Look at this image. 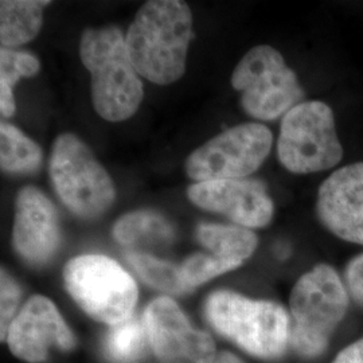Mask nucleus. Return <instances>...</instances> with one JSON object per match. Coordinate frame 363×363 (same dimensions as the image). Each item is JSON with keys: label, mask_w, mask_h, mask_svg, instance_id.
<instances>
[{"label": "nucleus", "mask_w": 363, "mask_h": 363, "mask_svg": "<svg viewBox=\"0 0 363 363\" xmlns=\"http://www.w3.org/2000/svg\"><path fill=\"white\" fill-rule=\"evenodd\" d=\"M193 38V15L181 0H151L135 15L125 35L139 76L157 85L178 81L186 70Z\"/></svg>", "instance_id": "f257e3e1"}, {"label": "nucleus", "mask_w": 363, "mask_h": 363, "mask_svg": "<svg viewBox=\"0 0 363 363\" xmlns=\"http://www.w3.org/2000/svg\"><path fill=\"white\" fill-rule=\"evenodd\" d=\"M79 57L91 73L96 112L113 123L133 116L143 100V84L120 28H86L79 40Z\"/></svg>", "instance_id": "f03ea898"}, {"label": "nucleus", "mask_w": 363, "mask_h": 363, "mask_svg": "<svg viewBox=\"0 0 363 363\" xmlns=\"http://www.w3.org/2000/svg\"><path fill=\"white\" fill-rule=\"evenodd\" d=\"M349 306V291L335 268L315 265L298 279L289 296L291 347L307 359L325 354Z\"/></svg>", "instance_id": "7ed1b4c3"}, {"label": "nucleus", "mask_w": 363, "mask_h": 363, "mask_svg": "<svg viewBox=\"0 0 363 363\" xmlns=\"http://www.w3.org/2000/svg\"><path fill=\"white\" fill-rule=\"evenodd\" d=\"M205 312L217 333L259 359H279L291 346V316L272 300L217 291L208 296Z\"/></svg>", "instance_id": "20e7f679"}, {"label": "nucleus", "mask_w": 363, "mask_h": 363, "mask_svg": "<svg viewBox=\"0 0 363 363\" xmlns=\"http://www.w3.org/2000/svg\"><path fill=\"white\" fill-rule=\"evenodd\" d=\"M66 289L91 318L116 325L132 318L138 303V286L115 259L103 255H82L64 269Z\"/></svg>", "instance_id": "39448f33"}, {"label": "nucleus", "mask_w": 363, "mask_h": 363, "mask_svg": "<svg viewBox=\"0 0 363 363\" xmlns=\"http://www.w3.org/2000/svg\"><path fill=\"white\" fill-rule=\"evenodd\" d=\"M232 85L241 93L242 109L259 121L286 116L304 99L295 72L268 45L256 46L242 57L234 69Z\"/></svg>", "instance_id": "423d86ee"}, {"label": "nucleus", "mask_w": 363, "mask_h": 363, "mask_svg": "<svg viewBox=\"0 0 363 363\" xmlns=\"http://www.w3.org/2000/svg\"><path fill=\"white\" fill-rule=\"evenodd\" d=\"M277 156L294 174L322 172L337 166L343 145L337 138L335 116L323 101H303L281 120Z\"/></svg>", "instance_id": "0eeeda50"}, {"label": "nucleus", "mask_w": 363, "mask_h": 363, "mask_svg": "<svg viewBox=\"0 0 363 363\" xmlns=\"http://www.w3.org/2000/svg\"><path fill=\"white\" fill-rule=\"evenodd\" d=\"M50 177L66 208L79 217H99L115 201L111 177L88 145L72 133H64L54 142Z\"/></svg>", "instance_id": "6e6552de"}, {"label": "nucleus", "mask_w": 363, "mask_h": 363, "mask_svg": "<svg viewBox=\"0 0 363 363\" xmlns=\"http://www.w3.org/2000/svg\"><path fill=\"white\" fill-rule=\"evenodd\" d=\"M272 144V132L267 125L238 124L190 154L186 160V172L196 183L242 179L261 167Z\"/></svg>", "instance_id": "1a4fd4ad"}, {"label": "nucleus", "mask_w": 363, "mask_h": 363, "mask_svg": "<svg viewBox=\"0 0 363 363\" xmlns=\"http://www.w3.org/2000/svg\"><path fill=\"white\" fill-rule=\"evenodd\" d=\"M143 323L160 363H214L217 358L213 337L195 328L171 298L152 300L144 311Z\"/></svg>", "instance_id": "9d476101"}, {"label": "nucleus", "mask_w": 363, "mask_h": 363, "mask_svg": "<svg viewBox=\"0 0 363 363\" xmlns=\"http://www.w3.org/2000/svg\"><path fill=\"white\" fill-rule=\"evenodd\" d=\"M7 345L13 355L25 362L48 359L49 350H72L76 337L52 300L35 295L19 310L7 333Z\"/></svg>", "instance_id": "9b49d317"}, {"label": "nucleus", "mask_w": 363, "mask_h": 363, "mask_svg": "<svg viewBox=\"0 0 363 363\" xmlns=\"http://www.w3.org/2000/svg\"><path fill=\"white\" fill-rule=\"evenodd\" d=\"M187 195L198 208L223 214L250 230L268 226L274 213L272 198L257 179L198 182L189 187Z\"/></svg>", "instance_id": "f8f14e48"}, {"label": "nucleus", "mask_w": 363, "mask_h": 363, "mask_svg": "<svg viewBox=\"0 0 363 363\" xmlns=\"http://www.w3.org/2000/svg\"><path fill=\"white\" fill-rule=\"evenodd\" d=\"M316 216L330 233L363 245V162L337 169L320 184Z\"/></svg>", "instance_id": "ddd939ff"}, {"label": "nucleus", "mask_w": 363, "mask_h": 363, "mask_svg": "<svg viewBox=\"0 0 363 363\" xmlns=\"http://www.w3.org/2000/svg\"><path fill=\"white\" fill-rule=\"evenodd\" d=\"M13 242L16 253L31 265L49 262L60 247L57 210L35 187H25L16 196Z\"/></svg>", "instance_id": "4468645a"}, {"label": "nucleus", "mask_w": 363, "mask_h": 363, "mask_svg": "<svg viewBox=\"0 0 363 363\" xmlns=\"http://www.w3.org/2000/svg\"><path fill=\"white\" fill-rule=\"evenodd\" d=\"M196 237L214 257L233 265L235 269L253 256L259 245L256 233L242 226L202 223Z\"/></svg>", "instance_id": "2eb2a0df"}, {"label": "nucleus", "mask_w": 363, "mask_h": 363, "mask_svg": "<svg viewBox=\"0 0 363 363\" xmlns=\"http://www.w3.org/2000/svg\"><path fill=\"white\" fill-rule=\"evenodd\" d=\"M50 1L3 0L0 3V42L4 49L33 40L42 26V11Z\"/></svg>", "instance_id": "dca6fc26"}, {"label": "nucleus", "mask_w": 363, "mask_h": 363, "mask_svg": "<svg viewBox=\"0 0 363 363\" xmlns=\"http://www.w3.org/2000/svg\"><path fill=\"white\" fill-rule=\"evenodd\" d=\"M113 237L121 245L132 247L142 242H166L174 237V230L157 213L140 210L117 220Z\"/></svg>", "instance_id": "f3484780"}, {"label": "nucleus", "mask_w": 363, "mask_h": 363, "mask_svg": "<svg viewBox=\"0 0 363 363\" xmlns=\"http://www.w3.org/2000/svg\"><path fill=\"white\" fill-rule=\"evenodd\" d=\"M150 346L143 319L130 318L112 325L104 339L106 358L113 363H136L143 358Z\"/></svg>", "instance_id": "a211bd4d"}, {"label": "nucleus", "mask_w": 363, "mask_h": 363, "mask_svg": "<svg viewBox=\"0 0 363 363\" xmlns=\"http://www.w3.org/2000/svg\"><path fill=\"white\" fill-rule=\"evenodd\" d=\"M42 162V151L11 124L0 125V164L7 172H33Z\"/></svg>", "instance_id": "6ab92c4d"}, {"label": "nucleus", "mask_w": 363, "mask_h": 363, "mask_svg": "<svg viewBox=\"0 0 363 363\" xmlns=\"http://www.w3.org/2000/svg\"><path fill=\"white\" fill-rule=\"evenodd\" d=\"M39 61L31 54L11 49L0 50V111L4 117L15 112L13 85L19 78L33 77L39 72Z\"/></svg>", "instance_id": "aec40b11"}, {"label": "nucleus", "mask_w": 363, "mask_h": 363, "mask_svg": "<svg viewBox=\"0 0 363 363\" xmlns=\"http://www.w3.org/2000/svg\"><path fill=\"white\" fill-rule=\"evenodd\" d=\"M127 259L148 286L171 295L189 292L182 280L181 267L140 252H130Z\"/></svg>", "instance_id": "412c9836"}, {"label": "nucleus", "mask_w": 363, "mask_h": 363, "mask_svg": "<svg viewBox=\"0 0 363 363\" xmlns=\"http://www.w3.org/2000/svg\"><path fill=\"white\" fill-rule=\"evenodd\" d=\"M233 265L214 257L213 255L196 253L190 256L181 265L182 280L186 288L190 291L195 286H201L208 280L220 276L223 273L234 271Z\"/></svg>", "instance_id": "4be33fe9"}, {"label": "nucleus", "mask_w": 363, "mask_h": 363, "mask_svg": "<svg viewBox=\"0 0 363 363\" xmlns=\"http://www.w3.org/2000/svg\"><path fill=\"white\" fill-rule=\"evenodd\" d=\"M0 281V335L1 340H6L9 328L19 312L21 288L4 269H1Z\"/></svg>", "instance_id": "5701e85b"}, {"label": "nucleus", "mask_w": 363, "mask_h": 363, "mask_svg": "<svg viewBox=\"0 0 363 363\" xmlns=\"http://www.w3.org/2000/svg\"><path fill=\"white\" fill-rule=\"evenodd\" d=\"M343 281L350 298L363 308V253H359L347 262L343 273Z\"/></svg>", "instance_id": "b1692460"}, {"label": "nucleus", "mask_w": 363, "mask_h": 363, "mask_svg": "<svg viewBox=\"0 0 363 363\" xmlns=\"http://www.w3.org/2000/svg\"><path fill=\"white\" fill-rule=\"evenodd\" d=\"M333 363H363V337L340 351Z\"/></svg>", "instance_id": "393cba45"}, {"label": "nucleus", "mask_w": 363, "mask_h": 363, "mask_svg": "<svg viewBox=\"0 0 363 363\" xmlns=\"http://www.w3.org/2000/svg\"><path fill=\"white\" fill-rule=\"evenodd\" d=\"M214 363H245L242 362L238 357H235L234 354L230 352H220V355H217Z\"/></svg>", "instance_id": "a878e982"}]
</instances>
